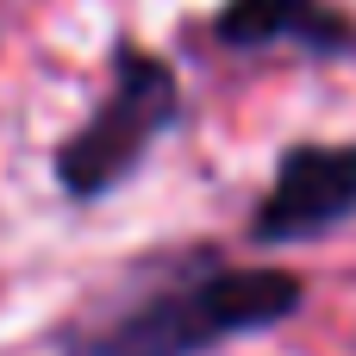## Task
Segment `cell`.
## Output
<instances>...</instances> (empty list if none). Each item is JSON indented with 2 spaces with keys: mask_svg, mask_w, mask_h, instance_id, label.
<instances>
[{
  "mask_svg": "<svg viewBox=\"0 0 356 356\" xmlns=\"http://www.w3.org/2000/svg\"><path fill=\"white\" fill-rule=\"evenodd\" d=\"M300 294L307 288L288 269H232L219 257H194L94 307L69 332V356H207L244 332L294 319Z\"/></svg>",
  "mask_w": 356,
  "mask_h": 356,
  "instance_id": "6da1fadb",
  "label": "cell"
},
{
  "mask_svg": "<svg viewBox=\"0 0 356 356\" xmlns=\"http://www.w3.org/2000/svg\"><path fill=\"white\" fill-rule=\"evenodd\" d=\"M175 119V75L163 56H144V50H119L113 63V88L106 100L94 106V119L56 150V175L75 200H94L106 194L113 181H125L144 150L156 144V131Z\"/></svg>",
  "mask_w": 356,
  "mask_h": 356,
  "instance_id": "7a4b0ae2",
  "label": "cell"
},
{
  "mask_svg": "<svg viewBox=\"0 0 356 356\" xmlns=\"http://www.w3.org/2000/svg\"><path fill=\"white\" fill-rule=\"evenodd\" d=\"M344 219H356V144H300L282 156L275 188L263 194V207L250 219V238L294 244V238H319Z\"/></svg>",
  "mask_w": 356,
  "mask_h": 356,
  "instance_id": "3957f363",
  "label": "cell"
},
{
  "mask_svg": "<svg viewBox=\"0 0 356 356\" xmlns=\"http://www.w3.org/2000/svg\"><path fill=\"white\" fill-rule=\"evenodd\" d=\"M219 44L232 50H269V44H300V50H350L356 25L332 13L325 0H232L219 13Z\"/></svg>",
  "mask_w": 356,
  "mask_h": 356,
  "instance_id": "277c9868",
  "label": "cell"
}]
</instances>
